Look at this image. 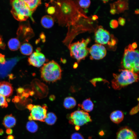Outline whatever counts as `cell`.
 Wrapping results in <instances>:
<instances>
[{"label": "cell", "instance_id": "1", "mask_svg": "<svg viewBox=\"0 0 139 139\" xmlns=\"http://www.w3.org/2000/svg\"><path fill=\"white\" fill-rule=\"evenodd\" d=\"M58 7L57 10L58 16L60 19L58 21L59 22L62 20V24L63 22L64 25L66 23L69 24V22L72 24H74V22H76V20L80 17L76 16L84 15L81 14L76 15V14L81 13L79 12L80 10L74 2L71 1H63L61 2H56Z\"/></svg>", "mask_w": 139, "mask_h": 139}, {"label": "cell", "instance_id": "2", "mask_svg": "<svg viewBox=\"0 0 139 139\" xmlns=\"http://www.w3.org/2000/svg\"><path fill=\"white\" fill-rule=\"evenodd\" d=\"M111 81L112 86L115 90L122 88L139 80V76L127 70H121L118 74H114Z\"/></svg>", "mask_w": 139, "mask_h": 139}, {"label": "cell", "instance_id": "3", "mask_svg": "<svg viewBox=\"0 0 139 139\" xmlns=\"http://www.w3.org/2000/svg\"><path fill=\"white\" fill-rule=\"evenodd\" d=\"M122 63L125 69L139 73V51L133 49L129 44L124 49Z\"/></svg>", "mask_w": 139, "mask_h": 139}, {"label": "cell", "instance_id": "4", "mask_svg": "<svg viewBox=\"0 0 139 139\" xmlns=\"http://www.w3.org/2000/svg\"><path fill=\"white\" fill-rule=\"evenodd\" d=\"M42 79L47 82H53L61 78L62 70L60 65L53 60L44 64L40 69Z\"/></svg>", "mask_w": 139, "mask_h": 139}, {"label": "cell", "instance_id": "5", "mask_svg": "<svg viewBox=\"0 0 139 139\" xmlns=\"http://www.w3.org/2000/svg\"><path fill=\"white\" fill-rule=\"evenodd\" d=\"M10 3L12 7L11 12L15 19L22 21L26 20L29 17L34 22L32 17L33 12L24 0H11Z\"/></svg>", "mask_w": 139, "mask_h": 139}, {"label": "cell", "instance_id": "6", "mask_svg": "<svg viewBox=\"0 0 139 139\" xmlns=\"http://www.w3.org/2000/svg\"><path fill=\"white\" fill-rule=\"evenodd\" d=\"M90 41V39L88 38L70 44L69 48L71 56L78 62L84 59L89 52V48L87 46Z\"/></svg>", "mask_w": 139, "mask_h": 139}, {"label": "cell", "instance_id": "7", "mask_svg": "<svg viewBox=\"0 0 139 139\" xmlns=\"http://www.w3.org/2000/svg\"><path fill=\"white\" fill-rule=\"evenodd\" d=\"M70 124L81 126L91 122L92 119L89 114L83 110H77L68 116Z\"/></svg>", "mask_w": 139, "mask_h": 139}, {"label": "cell", "instance_id": "8", "mask_svg": "<svg viewBox=\"0 0 139 139\" xmlns=\"http://www.w3.org/2000/svg\"><path fill=\"white\" fill-rule=\"evenodd\" d=\"M47 107L44 105L41 106L40 105H34L31 111L30 115L28 117L30 120H32L45 122L46 117Z\"/></svg>", "mask_w": 139, "mask_h": 139}, {"label": "cell", "instance_id": "9", "mask_svg": "<svg viewBox=\"0 0 139 139\" xmlns=\"http://www.w3.org/2000/svg\"><path fill=\"white\" fill-rule=\"evenodd\" d=\"M91 60H100L103 58L106 54V48L102 45L95 44L93 45L89 49Z\"/></svg>", "mask_w": 139, "mask_h": 139}, {"label": "cell", "instance_id": "10", "mask_svg": "<svg viewBox=\"0 0 139 139\" xmlns=\"http://www.w3.org/2000/svg\"><path fill=\"white\" fill-rule=\"evenodd\" d=\"M95 39L97 43L102 45L106 44L110 40L109 33L102 27L100 26L95 31Z\"/></svg>", "mask_w": 139, "mask_h": 139}, {"label": "cell", "instance_id": "11", "mask_svg": "<svg viewBox=\"0 0 139 139\" xmlns=\"http://www.w3.org/2000/svg\"><path fill=\"white\" fill-rule=\"evenodd\" d=\"M46 60L44 55L38 50L32 53L28 59L29 64L38 67L43 65Z\"/></svg>", "mask_w": 139, "mask_h": 139}, {"label": "cell", "instance_id": "12", "mask_svg": "<svg viewBox=\"0 0 139 139\" xmlns=\"http://www.w3.org/2000/svg\"><path fill=\"white\" fill-rule=\"evenodd\" d=\"M116 139H138L135 133L129 128L124 127L120 128L117 133Z\"/></svg>", "mask_w": 139, "mask_h": 139}, {"label": "cell", "instance_id": "13", "mask_svg": "<svg viewBox=\"0 0 139 139\" xmlns=\"http://www.w3.org/2000/svg\"><path fill=\"white\" fill-rule=\"evenodd\" d=\"M26 23H21L17 32V37L21 40H26L29 38L28 34L31 30L28 25Z\"/></svg>", "mask_w": 139, "mask_h": 139}, {"label": "cell", "instance_id": "14", "mask_svg": "<svg viewBox=\"0 0 139 139\" xmlns=\"http://www.w3.org/2000/svg\"><path fill=\"white\" fill-rule=\"evenodd\" d=\"M13 89L12 84L6 81L0 82V94L5 97L11 96L13 93Z\"/></svg>", "mask_w": 139, "mask_h": 139}, {"label": "cell", "instance_id": "15", "mask_svg": "<svg viewBox=\"0 0 139 139\" xmlns=\"http://www.w3.org/2000/svg\"><path fill=\"white\" fill-rule=\"evenodd\" d=\"M128 5L127 0H119L111 4L110 7L116 9L117 13H119L128 9Z\"/></svg>", "mask_w": 139, "mask_h": 139}, {"label": "cell", "instance_id": "16", "mask_svg": "<svg viewBox=\"0 0 139 139\" xmlns=\"http://www.w3.org/2000/svg\"><path fill=\"white\" fill-rule=\"evenodd\" d=\"M110 117L111 120L112 122L115 124H118L123 120L124 115L122 111L117 110L111 113Z\"/></svg>", "mask_w": 139, "mask_h": 139}, {"label": "cell", "instance_id": "17", "mask_svg": "<svg viewBox=\"0 0 139 139\" xmlns=\"http://www.w3.org/2000/svg\"><path fill=\"white\" fill-rule=\"evenodd\" d=\"M16 120L15 118L12 114L6 115L4 117L3 124L7 128H10L13 127L15 125Z\"/></svg>", "mask_w": 139, "mask_h": 139}, {"label": "cell", "instance_id": "18", "mask_svg": "<svg viewBox=\"0 0 139 139\" xmlns=\"http://www.w3.org/2000/svg\"><path fill=\"white\" fill-rule=\"evenodd\" d=\"M78 106L84 111L87 112L92 111L94 107L93 104L90 98L85 100L82 104H79Z\"/></svg>", "mask_w": 139, "mask_h": 139}, {"label": "cell", "instance_id": "19", "mask_svg": "<svg viewBox=\"0 0 139 139\" xmlns=\"http://www.w3.org/2000/svg\"><path fill=\"white\" fill-rule=\"evenodd\" d=\"M41 23L42 26L44 28L49 29L53 27L54 24L53 18L51 16L46 15L41 18Z\"/></svg>", "mask_w": 139, "mask_h": 139}, {"label": "cell", "instance_id": "20", "mask_svg": "<svg viewBox=\"0 0 139 139\" xmlns=\"http://www.w3.org/2000/svg\"><path fill=\"white\" fill-rule=\"evenodd\" d=\"M20 50L22 54L25 55H31L33 51V48L29 43H25L22 44L20 47Z\"/></svg>", "mask_w": 139, "mask_h": 139}, {"label": "cell", "instance_id": "21", "mask_svg": "<svg viewBox=\"0 0 139 139\" xmlns=\"http://www.w3.org/2000/svg\"><path fill=\"white\" fill-rule=\"evenodd\" d=\"M76 104V101L74 98L69 97L66 98L64 99L63 106L66 109H70L74 108Z\"/></svg>", "mask_w": 139, "mask_h": 139}, {"label": "cell", "instance_id": "22", "mask_svg": "<svg viewBox=\"0 0 139 139\" xmlns=\"http://www.w3.org/2000/svg\"><path fill=\"white\" fill-rule=\"evenodd\" d=\"M24 1L32 12H33L38 6L41 4V1L39 0Z\"/></svg>", "mask_w": 139, "mask_h": 139}, {"label": "cell", "instance_id": "23", "mask_svg": "<svg viewBox=\"0 0 139 139\" xmlns=\"http://www.w3.org/2000/svg\"><path fill=\"white\" fill-rule=\"evenodd\" d=\"M8 45L9 48L11 50L15 51L19 48L20 45V43L17 39L13 38L9 41Z\"/></svg>", "mask_w": 139, "mask_h": 139}, {"label": "cell", "instance_id": "24", "mask_svg": "<svg viewBox=\"0 0 139 139\" xmlns=\"http://www.w3.org/2000/svg\"><path fill=\"white\" fill-rule=\"evenodd\" d=\"M57 119V117L54 113L49 112L47 114L45 121L48 125H52L55 123Z\"/></svg>", "mask_w": 139, "mask_h": 139}, {"label": "cell", "instance_id": "25", "mask_svg": "<svg viewBox=\"0 0 139 139\" xmlns=\"http://www.w3.org/2000/svg\"><path fill=\"white\" fill-rule=\"evenodd\" d=\"M26 128L27 130L29 132L34 133L37 131L38 127L36 122L32 120L28 121L27 123Z\"/></svg>", "mask_w": 139, "mask_h": 139}, {"label": "cell", "instance_id": "26", "mask_svg": "<svg viewBox=\"0 0 139 139\" xmlns=\"http://www.w3.org/2000/svg\"><path fill=\"white\" fill-rule=\"evenodd\" d=\"M79 4L80 6L83 8H87L90 6L91 1L89 0H82L79 1Z\"/></svg>", "mask_w": 139, "mask_h": 139}, {"label": "cell", "instance_id": "27", "mask_svg": "<svg viewBox=\"0 0 139 139\" xmlns=\"http://www.w3.org/2000/svg\"><path fill=\"white\" fill-rule=\"evenodd\" d=\"M8 104L6 98L0 94V106L2 108L6 107Z\"/></svg>", "mask_w": 139, "mask_h": 139}, {"label": "cell", "instance_id": "28", "mask_svg": "<svg viewBox=\"0 0 139 139\" xmlns=\"http://www.w3.org/2000/svg\"><path fill=\"white\" fill-rule=\"evenodd\" d=\"M71 139H84L83 136L80 133L75 132L71 135Z\"/></svg>", "mask_w": 139, "mask_h": 139}, {"label": "cell", "instance_id": "29", "mask_svg": "<svg viewBox=\"0 0 139 139\" xmlns=\"http://www.w3.org/2000/svg\"><path fill=\"white\" fill-rule=\"evenodd\" d=\"M110 26L112 29L117 28L118 26V23L117 21L115 20H112L110 22Z\"/></svg>", "mask_w": 139, "mask_h": 139}, {"label": "cell", "instance_id": "30", "mask_svg": "<svg viewBox=\"0 0 139 139\" xmlns=\"http://www.w3.org/2000/svg\"><path fill=\"white\" fill-rule=\"evenodd\" d=\"M56 8L53 6H51L49 7L47 9V13L50 14H53L55 12Z\"/></svg>", "mask_w": 139, "mask_h": 139}, {"label": "cell", "instance_id": "31", "mask_svg": "<svg viewBox=\"0 0 139 139\" xmlns=\"http://www.w3.org/2000/svg\"><path fill=\"white\" fill-rule=\"evenodd\" d=\"M116 43V41L115 39L112 38L111 40L108 41V45L110 46H115Z\"/></svg>", "mask_w": 139, "mask_h": 139}, {"label": "cell", "instance_id": "32", "mask_svg": "<svg viewBox=\"0 0 139 139\" xmlns=\"http://www.w3.org/2000/svg\"><path fill=\"white\" fill-rule=\"evenodd\" d=\"M118 23L121 25L124 26L126 22L125 20V19L122 17H120L118 19Z\"/></svg>", "mask_w": 139, "mask_h": 139}, {"label": "cell", "instance_id": "33", "mask_svg": "<svg viewBox=\"0 0 139 139\" xmlns=\"http://www.w3.org/2000/svg\"><path fill=\"white\" fill-rule=\"evenodd\" d=\"M5 62V56L0 53V64H4Z\"/></svg>", "mask_w": 139, "mask_h": 139}, {"label": "cell", "instance_id": "34", "mask_svg": "<svg viewBox=\"0 0 139 139\" xmlns=\"http://www.w3.org/2000/svg\"><path fill=\"white\" fill-rule=\"evenodd\" d=\"M5 45L3 42L2 38L0 36V48L2 49H4Z\"/></svg>", "mask_w": 139, "mask_h": 139}, {"label": "cell", "instance_id": "35", "mask_svg": "<svg viewBox=\"0 0 139 139\" xmlns=\"http://www.w3.org/2000/svg\"><path fill=\"white\" fill-rule=\"evenodd\" d=\"M110 12L112 14H115L116 13V9L114 8L111 7Z\"/></svg>", "mask_w": 139, "mask_h": 139}, {"label": "cell", "instance_id": "36", "mask_svg": "<svg viewBox=\"0 0 139 139\" xmlns=\"http://www.w3.org/2000/svg\"><path fill=\"white\" fill-rule=\"evenodd\" d=\"M131 46L132 48L134 49L137 47V45L136 42H133Z\"/></svg>", "mask_w": 139, "mask_h": 139}, {"label": "cell", "instance_id": "37", "mask_svg": "<svg viewBox=\"0 0 139 139\" xmlns=\"http://www.w3.org/2000/svg\"><path fill=\"white\" fill-rule=\"evenodd\" d=\"M6 133L7 134H11L12 133V130L11 129L8 128L6 130Z\"/></svg>", "mask_w": 139, "mask_h": 139}, {"label": "cell", "instance_id": "38", "mask_svg": "<svg viewBox=\"0 0 139 139\" xmlns=\"http://www.w3.org/2000/svg\"><path fill=\"white\" fill-rule=\"evenodd\" d=\"M33 105L32 104H29V105H28L27 106V108L30 111L32 109L33 107Z\"/></svg>", "mask_w": 139, "mask_h": 139}, {"label": "cell", "instance_id": "39", "mask_svg": "<svg viewBox=\"0 0 139 139\" xmlns=\"http://www.w3.org/2000/svg\"><path fill=\"white\" fill-rule=\"evenodd\" d=\"M92 19L94 21L98 19V17L96 15H94L92 16Z\"/></svg>", "mask_w": 139, "mask_h": 139}, {"label": "cell", "instance_id": "40", "mask_svg": "<svg viewBox=\"0 0 139 139\" xmlns=\"http://www.w3.org/2000/svg\"><path fill=\"white\" fill-rule=\"evenodd\" d=\"M7 139H14V137L12 135H9L7 137Z\"/></svg>", "mask_w": 139, "mask_h": 139}, {"label": "cell", "instance_id": "41", "mask_svg": "<svg viewBox=\"0 0 139 139\" xmlns=\"http://www.w3.org/2000/svg\"><path fill=\"white\" fill-rule=\"evenodd\" d=\"M135 13L136 14H139V9H136L135 11Z\"/></svg>", "mask_w": 139, "mask_h": 139}, {"label": "cell", "instance_id": "42", "mask_svg": "<svg viewBox=\"0 0 139 139\" xmlns=\"http://www.w3.org/2000/svg\"><path fill=\"white\" fill-rule=\"evenodd\" d=\"M75 128L76 130H78L80 128V127L79 126H76L75 127Z\"/></svg>", "mask_w": 139, "mask_h": 139}, {"label": "cell", "instance_id": "43", "mask_svg": "<svg viewBox=\"0 0 139 139\" xmlns=\"http://www.w3.org/2000/svg\"><path fill=\"white\" fill-rule=\"evenodd\" d=\"M3 133V131L2 130H0V135H2Z\"/></svg>", "mask_w": 139, "mask_h": 139}, {"label": "cell", "instance_id": "44", "mask_svg": "<svg viewBox=\"0 0 139 139\" xmlns=\"http://www.w3.org/2000/svg\"><path fill=\"white\" fill-rule=\"evenodd\" d=\"M108 1V0L103 1V2L104 3H106Z\"/></svg>", "mask_w": 139, "mask_h": 139}]
</instances>
